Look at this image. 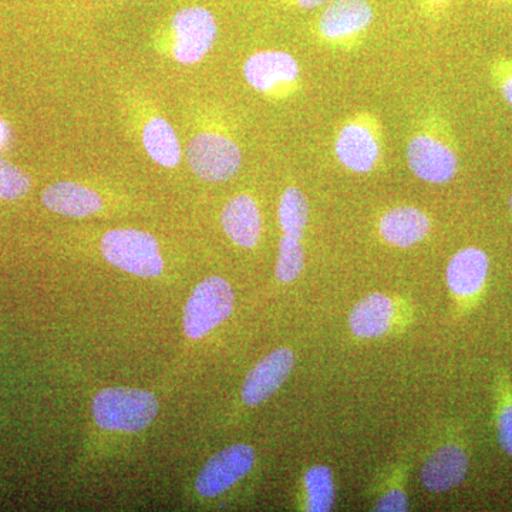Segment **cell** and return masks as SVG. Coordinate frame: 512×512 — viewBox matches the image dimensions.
Instances as JSON below:
<instances>
[{
  "instance_id": "cell-22",
  "label": "cell",
  "mask_w": 512,
  "mask_h": 512,
  "mask_svg": "<svg viewBox=\"0 0 512 512\" xmlns=\"http://www.w3.org/2000/svg\"><path fill=\"white\" fill-rule=\"evenodd\" d=\"M32 181L25 171L0 158V200L15 201L28 194Z\"/></svg>"
},
{
  "instance_id": "cell-19",
  "label": "cell",
  "mask_w": 512,
  "mask_h": 512,
  "mask_svg": "<svg viewBox=\"0 0 512 512\" xmlns=\"http://www.w3.org/2000/svg\"><path fill=\"white\" fill-rule=\"evenodd\" d=\"M309 202L298 187H288L279 200L278 220L284 235L303 238L309 224Z\"/></svg>"
},
{
  "instance_id": "cell-9",
  "label": "cell",
  "mask_w": 512,
  "mask_h": 512,
  "mask_svg": "<svg viewBox=\"0 0 512 512\" xmlns=\"http://www.w3.org/2000/svg\"><path fill=\"white\" fill-rule=\"evenodd\" d=\"M173 56L178 63L200 62L217 42L218 25L210 10L201 6L184 8L175 13L173 22Z\"/></svg>"
},
{
  "instance_id": "cell-12",
  "label": "cell",
  "mask_w": 512,
  "mask_h": 512,
  "mask_svg": "<svg viewBox=\"0 0 512 512\" xmlns=\"http://www.w3.org/2000/svg\"><path fill=\"white\" fill-rule=\"evenodd\" d=\"M431 229L429 215L412 205H400L384 212L377 222V232L386 244L410 248L427 238Z\"/></svg>"
},
{
  "instance_id": "cell-16",
  "label": "cell",
  "mask_w": 512,
  "mask_h": 512,
  "mask_svg": "<svg viewBox=\"0 0 512 512\" xmlns=\"http://www.w3.org/2000/svg\"><path fill=\"white\" fill-rule=\"evenodd\" d=\"M42 201L47 210L70 218L90 217L103 208V200L97 192L69 181L47 187Z\"/></svg>"
},
{
  "instance_id": "cell-4",
  "label": "cell",
  "mask_w": 512,
  "mask_h": 512,
  "mask_svg": "<svg viewBox=\"0 0 512 512\" xmlns=\"http://www.w3.org/2000/svg\"><path fill=\"white\" fill-rule=\"evenodd\" d=\"M375 19L369 0H330L315 26L319 45L338 52H353Z\"/></svg>"
},
{
  "instance_id": "cell-25",
  "label": "cell",
  "mask_w": 512,
  "mask_h": 512,
  "mask_svg": "<svg viewBox=\"0 0 512 512\" xmlns=\"http://www.w3.org/2000/svg\"><path fill=\"white\" fill-rule=\"evenodd\" d=\"M407 508H409L407 495L404 494V491L396 488V490L389 491L380 498L375 510L379 512H403L407 511Z\"/></svg>"
},
{
  "instance_id": "cell-15",
  "label": "cell",
  "mask_w": 512,
  "mask_h": 512,
  "mask_svg": "<svg viewBox=\"0 0 512 512\" xmlns=\"http://www.w3.org/2000/svg\"><path fill=\"white\" fill-rule=\"evenodd\" d=\"M490 259L483 249H460L447 265V285L460 298L476 295L487 281Z\"/></svg>"
},
{
  "instance_id": "cell-14",
  "label": "cell",
  "mask_w": 512,
  "mask_h": 512,
  "mask_svg": "<svg viewBox=\"0 0 512 512\" xmlns=\"http://www.w3.org/2000/svg\"><path fill=\"white\" fill-rule=\"evenodd\" d=\"M221 224L227 237L238 247L254 248L261 239V211L249 194H239L225 204Z\"/></svg>"
},
{
  "instance_id": "cell-3",
  "label": "cell",
  "mask_w": 512,
  "mask_h": 512,
  "mask_svg": "<svg viewBox=\"0 0 512 512\" xmlns=\"http://www.w3.org/2000/svg\"><path fill=\"white\" fill-rule=\"evenodd\" d=\"M92 409L101 429L134 433L146 429L156 419L158 402L146 390L110 387L97 393Z\"/></svg>"
},
{
  "instance_id": "cell-29",
  "label": "cell",
  "mask_w": 512,
  "mask_h": 512,
  "mask_svg": "<svg viewBox=\"0 0 512 512\" xmlns=\"http://www.w3.org/2000/svg\"><path fill=\"white\" fill-rule=\"evenodd\" d=\"M510 208H511V214H512V194H511V198H510Z\"/></svg>"
},
{
  "instance_id": "cell-20",
  "label": "cell",
  "mask_w": 512,
  "mask_h": 512,
  "mask_svg": "<svg viewBox=\"0 0 512 512\" xmlns=\"http://www.w3.org/2000/svg\"><path fill=\"white\" fill-rule=\"evenodd\" d=\"M305 488L308 493V510L328 512L335 503V484L332 471L325 466H315L306 473Z\"/></svg>"
},
{
  "instance_id": "cell-24",
  "label": "cell",
  "mask_w": 512,
  "mask_h": 512,
  "mask_svg": "<svg viewBox=\"0 0 512 512\" xmlns=\"http://www.w3.org/2000/svg\"><path fill=\"white\" fill-rule=\"evenodd\" d=\"M497 424L501 447L512 458V400L501 407Z\"/></svg>"
},
{
  "instance_id": "cell-8",
  "label": "cell",
  "mask_w": 512,
  "mask_h": 512,
  "mask_svg": "<svg viewBox=\"0 0 512 512\" xmlns=\"http://www.w3.org/2000/svg\"><path fill=\"white\" fill-rule=\"evenodd\" d=\"M234 309V292L221 276L204 279L192 291L184 309V332L190 339H201L220 326Z\"/></svg>"
},
{
  "instance_id": "cell-18",
  "label": "cell",
  "mask_w": 512,
  "mask_h": 512,
  "mask_svg": "<svg viewBox=\"0 0 512 512\" xmlns=\"http://www.w3.org/2000/svg\"><path fill=\"white\" fill-rule=\"evenodd\" d=\"M143 144L154 163L173 168L181 161V147L174 128L163 117H154L143 130Z\"/></svg>"
},
{
  "instance_id": "cell-27",
  "label": "cell",
  "mask_w": 512,
  "mask_h": 512,
  "mask_svg": "<svg viewBox=\"0 0 512 512\" xmlns=\"http://www.w3.org/2000/svg\"><path fill=\"white\" fill-rule=\"evenodd\" d=\"M10 138V130L8 124L0 119V150L8 144Z\"/></svg>"
},
{
  "instance_id": "cell-7",
  "label": "cell",
  "mask_w": 512,
  "mask_h": 512,
  "mask_svg": "<svg viewBox=\"0 0 512 512\" xmlns=\"http://www.w3.org/2000/svg\"><path fill=\"white\" fill-rule=\"evenodd\" d=\"M187 161L197 177L208 183H224L237 175L242 151L237 141L220 131H204L192 137Z\"/></svg>"
},
{
  "instance_id": "cell-17",
  "label": "cell",
  "mask_w": 512,
  "mask_h": 512,
  "mask_svg": "<svg viewBox=\"0 0 512 512\" xmlns=\"http://www.w3.org/2000/svg\"><path fill=\"white\" fill-rule=\"evenodd\" d=\"M394 305L383 293H370L357 302L349 316L350 330L362 339H375L392 326Z\"/></svg>"
},
{
  "instance_id": "cell-21",
  "label": "cell",
  "mask_w": 512,
  "mask_h": 512,
  "mask_svg": "<svg viewBox=\"0 0 512 512\" xmlns=\"http://www.w3.org/2000/svg\"><path fill=\"white\" fill-rule=\"evenodd\" d=\"M303 266H305V252H303L302 239L284 235L279 242L276 278L284 284L295 281L301 275Z\"/></svg>"
},
{
  "instance_id": "cell-28",
  "label": "cell",
  "mask_w": 512,
  "mask_h": 512,
  "mask_svg": "<svg viewBox=\"0 0 512 512\" xmlns=\"http://www.w3.org/2000/svg\"><path fill=\"white\" fill-rule=\"evenodd\" d=\"M429 3H433V5H439V3L447 2V0H427Z\"/></svg>"
},
{
  "instance_id": "cell-6",
  "label": "cell",
  "mask_w": 512,
  "mask_h": 512,
  "mask_svg": "<svg viewBox=\"0 0 512 512\" xmlns=\"http://www.w3.org/2000/svg\"><path fill=\"white\" fill-rule=\"evenodd\" d=\"M242 72L249 87L271 99H289L302 87L301 64L284 50L254 53L245 60Z\"/></svg>"
},
{
  "instance_id": "cell-23",
  "label": "cell",
  "mask_w": 512,
  "mask_h": 512,
  "mask_svg": "<svg viewBox=\"0 0 512 512\" xmlns=\"http://www.w3.org/2000/svg\"><path fill=\"white\" fill-rule=\"evenodd\" d=\"M490 77L501 99L512 107V59L495 57L490 64Z\"/></svg>"
},
{
  "instance_id": "cell-13",
  "label": "cell",
  "mask_w": 512,
  "mask_h": 512,
  "mask_svg": "<svg viewBox=\"0 0 512 512\" xmlns=\"http://www.w3.org/2000/svg\"><path fill=\"white\" fill-rule=\"evenodd\" d=\"M468 473L467 454L456 444H447L427 458L420 481L431 493H446L463 483Z\"/></svg>"
},
{
  "instance_id": "cell-11",
  "label": "cell",
  "mask_w": 512,
  "mask_h": 512,
  "mask_svg": "<svg viewBox=\"0 0 512 512\" xmlns=\"http://www.w3.org/2000/svg\"><path fill=\"white\" fill-rule=\"evenodd\" d=\"M293 365L295 355L286 348L276 349L271 355L264 357L245 379L242 386L244 403L258 406L274 396L291 375Z\"/></svg>"
},
{
  "instance_id": "cell-26",
  "label": "cell",
  "mask_w": 512,
  "mask_h": 512,
  "mask_svg": "<svg viewBox=\"0 0 512 512\" xmlns=\"http://www.w3.org/2000/svg\"><path fill=\"white\" fill-rule=\"evenodd\" d=\"M330 0H293V3H295L298 8L309 10V9H316L319 8V6L326 5V3H329Z\"/></svg>"
},
{
  "instance_id": "cell-10",
  "label": "cell",
  "mask_w": 512,
  "mask_h": 512,
  "mask_svg": "<svg viewBox=\"0 0 512 512\" xmlns=\"http://www.w3.org/2000/svg\"><path fill=\"white\" fill-rule=\"evenodd\" d=\"M255 463L254 448L247 444H235L224 448L205 464L195 481L201 497H215L242 480Z\"/></svg>"
},
{
  "instance_id": "cell-2",
  "label": "cell",
  "mask_w": 512,
  "mask_h": 512,
  "mask_svg": "<svg viewBox=\"0 0 512 512\" xmlns=\"http://www.w3.org/2000/svg\"><path fill=\"white\" fill-rule=\"evenodd\" d=\"M336 160L349 173H373L383 163V124L377 114L360 110L338 127L333 141Z\"/></svg>"
},
{
  "instance_id": "cell-1",
  "label": "cell",
  "mask_w": 512,
  "mask_h": 512,
  "mask_svg": "<svg viewBox=\"0 0 512 512\" xmlns=\"http://www.w3.org/2000/svg\"><path fill=\"white\" fill-rule=\"evenodd\" d=\"M406 161L420 181L433 185L451 183L460 171V153L446 114L429 107L414 121L407 138Z\"/></svg>"
},
{
  "instance_id": "cell-5",
  "label": "cell",
  "mask_w": 512,
  "mask_h": 512,
  "mask_svg": "<svg viewBox=\"0 0 512 512\" xmlns=\"http://www.w3.org/2000/svg\"><path fill=\"white\" fill-rule=\"evenodd\" d=\"M101 254L111 265L141 278L163 272L164 261L153 235L138 229H114L101 239Z\"/></svg>"
}]
</instances>
